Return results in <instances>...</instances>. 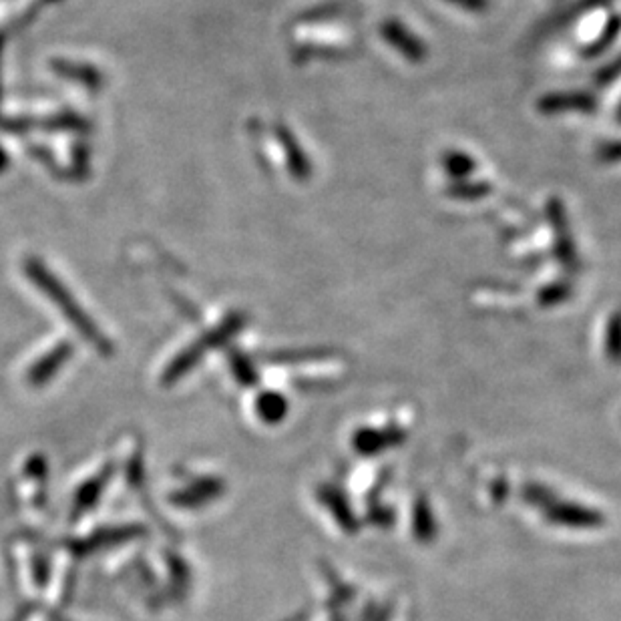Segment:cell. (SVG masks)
Wrapping results in <instances>:
<instances>
[{
  "instance_id": "cell-9",
  "label": "cell",
  "mask_w": 621,
  "mask_h": 621,
  "mask_svg": "<svg viewBox=\"0 0 621 621\" xmlns=\"http://www.w3.org/2000/svg\"><path fill=\"white\" fill-rule=\"evenodd\" d=\"M597 157H599L603 163H617V161H621V141L603 143V145L597 149Z\"/></svg>"
},
{
  "instance_id": "cell-2",
  "label": "cell",
  "mask_w": 621,
  "mask_h": 621,
  "mask_svg": "<svg viewBox=\"0 0 621 621\" xmlns=\"http://www.w3.org/2000/svg\"><path fill=\"white\" fill-rule=\"evenodd\" d=\"M595 97L583 91H565V93H549L539 99L537 109L545 115H561V113H593Z\"/></svg>"
},
{
  "instance_id": "cell-6",
  "label": "cell",
  "mask_w": 621,
  "mask_h": 621,
  "mask_svg": "<svg viewBox=\"0 0 621 621\" xmlns=\"http://www.w3.org/2000/svg\"><path fill=\"white\" fill-rule=\"evenodd\" d=\"M569 296H571L569 286L563 284V282H557V284L545 286V288L539 292L537 300H539L541 306H557V304L565 302Z\"/></svg>"
},
{
  "instance_id": "cell-12",
  "label": "cell",
  "mask_w": 621,
  "mask_h": 621,
  "mask_svg": "<svg viewBox=\"0 0 621 621\" xmlns=\"http://www.w3.org/2000/svg\"><path fill=\"white\" fill-rule=\"evenodd\" d=\"M617 121L621 123V103H619V107H617Z\"/></svg>"
},
{
  "instance_id": "cell-3",
  "label": "cell",
  "mask_w": 621,
  "mask_h": 621,
  "mask_svg": "<svg viewBox=\"0 0 621 621\" xmlns=\"http://www.w3.org/2000/svg\"><path fill=\"white\" fill-rule=\"evenodd\" d=\"M549 214H551V222H553V228H555V236H557V252H559V258L565 266H573L577 262V254L573 250V244L569 240V234H567V222H565V212H563V205L553 201L549 205Z\"/></svg>"
},
{
  "instance_id": "cell-10",
  "label": "cell",
  "mask_w": 621,
  "mask_h": 621,
  "mask_svg": "<svg viewBox=\"0 0 621 621\" xmlns=\"http://www.w3.org/2000/svg\"><path fill=\"white\" fill-rule=\"evenodd\" d=\"M619 75H621V55L613 63H609L605 69H601L597 73V83L599 85H607V83L615 81Z\"/></svg>"
},
{
  "instance_id": "cell-7",
  "label": "cell",
  "mask_w": 621,
  "mask_h": 621,
  "mask_svg": "<svg viewBox=\"0 0 621 621\" xmlns=\"http://www.w3.org/2000/svg\"><path fill=\"white\" fill-rule=\"evenodd\" d=\"M491 185L479 181V183H469V181H459L457 185H453L449 191L451 195H457L461 199H477V197H485L489 193Z\"/></svg>"
},
{
  "instance_id": "cell-1",
  "label": "cell",
  "mask_w": 621,
  "mask_h": 621,
  "mask_svg": "<svg viewBox=\"0 0 621 621\" xmlns=\"http://www.w3.org/2000/svg\"><path fill=\"white\" fill-rule=\"evenodd\" d=\"M380 35L396 53H400L404 59H408L412 63H419V61H423L427 57L425 43L417 35H412L398 21H386L380 27Z\"/></svg>"
},
{
  "instance_id": "cell-11",
  "label": "cell",
  "mask_w": 621,
  "mask_h": 621,
  "mask_svg": "<svg viewBox=\"0 0 621 621\" xmlns=\"http://www.w3.org/2000/svg\"><path fill=\"white\" fill-rule=\"evenodd\" d=\"M451 5L459 7V9H465V11H471V13H481L489 7L487 0H449Z\"/></svg>"
},
{
  "instance_id": "cell-8",
  "label": "cell",
  "mask_w": 621,
  "mask_h": 621,
  "mask_svg": "<svg viewBox=\"0 0 621 621\" xmlns=\"http://www.w3.org/2000/svg\"><path fill=\"white\" fill-rule=\"evenodd\" d=\"M619 29H621V19H619V17H613V19L607 23L603 35H601V37L597 39V43L593 45V49H589V55L601 53V51L619 35Z\"/></svg>"
},
{
  "instance_id": "cell-5",
  "label": "cell",
  "mask_w": 621,
  "mask_h": 621,
  "mask_svg": "<svg viewBox=\"0 0 621 621\" xmlns=\"http://www.w3.org/2000/svg\"><path fill=\"white\" fill-rule=\"evenodd\" d=\"M605 350L611 358L621 360V312H615L609 318L605 332Z\"/></svg>"
},
{
  "instance_id": "cell-4",
  "label": "cell",
  "mask_w": 621,
  "mask_h": 621,
  "mask_svg": "<svg viewBox=\"0 0 621 621\" xmlns=\"http://www.w3.org/2000/svg\"><path fill=\"white\" fill-rule=\"evenodd\" d=\"M443 169L453 177V179H459V181H465L469 175H473L475 171V161L471 155H467L465 151H447L443 155Z\"/></svg>"
}]
</instances>
